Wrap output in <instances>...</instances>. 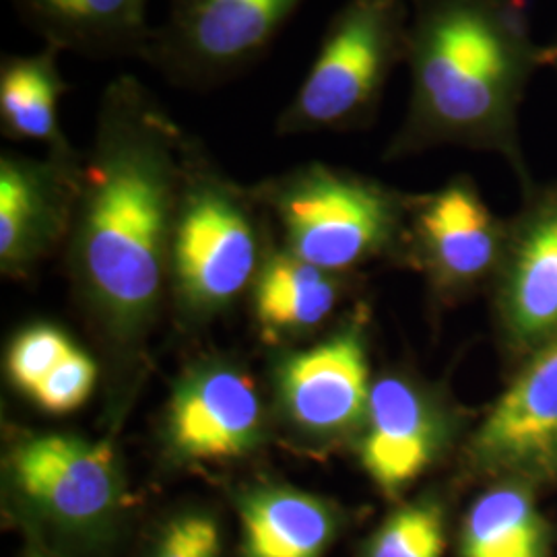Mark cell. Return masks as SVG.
<instances>
[{
  "label": "cell",
  "mask_w": 557,
  "mask_h": 557,
  "mask_svg": "<svg viewBox=\"0 0 557 557\" xmlns=\"http://www.w3.org/2000/svg\"><path fill=\"white\" fill-rule=\"evenodd\" d=\"M44 46L89 60L143 59L153 25L149 0H11Z\"/></svg>",
  "instance_id": "obj_15"
},
{
  "label": "cell",
  "mask_w": 557,
  "mask_h": 557,
  "mask_svg": "<svg viewBox=\"0 0 557 557\" xmlns=\"http://www.w3.org/2000/svg\"><path fill=\"white\" fill-rule=\"evenodd\" d=\"M83 160L73 149L44 160L13 151L0 156V267L25 273L60 239L71 236Z\"/></svg>",
  "instance_id": "obj_10"
},
{
  "label": "cell",
  "mask_w": 557,
  "mask_h": 557,
  "mask_svg": "<svg viewBox=\"0 0 557 557\" xmlns=\"http://www.w3.org/2000/svg\"><path fill=\"white\" fill-rule=\"evenodd\" d=\"M545 69L557 75V38L549 44H545Z\"/></svg>",
  "instance_id": "obj_24"
},
{
  "label": "cell",
  "mask_w": 557,
  "mask_h": 557,
  "mask_svg": "<svg viewBox=\"0 0 557 557\" xmlns=\"http://www.w3.org/2000/svg\"><path fill=\"white\" fill-rule=\"evenodd\" d=\"M75 349L57 326L36 324L13 338L7 356V374L15 388L29 397L62 359Z\"/></svg>",
  "instance_id": "obj_21"
},
{
  "label": "cell",
  "mask_w": 557,
  "mask_h": 557,
  "mask_svg": "<svg viewBox=\"0 0 557 557\" xmlns=\"http://www.w3.org/2000/svg\"><path fill=\"white\" fill-rule=\"evenodd\" d=\"M372 386L366 343L356 326L294 354L278 368L281 407L312 438H341L361 430Z\"/></svg>",
  "instance_id": "obj_12"
},
{
  "label": "cell",
  "mask_w": 557,
  "mask_h": 557,
  "mask_svg": "<svg viewBox=\"0 0 557 557\" xmlns=\"http://www.w3.org/2000/svg\"><path fill=\"white\" fill-rule=\"evenodd\" d=\"M338 275L314 267L285 248L267 252L255 283V306L271 335H301L331 317L338 299Z\"/></svg>",
  "instance_id": "obj_18"
},
{
  "label": "cell",
  "mask_w": 557,
  "mask_h": 557,
  "mask_svg": "<svg viewBox=\"0 0 557 557\" xmlns=\"http://www.w3.org/2000/svg\"><path fill=\"white\" fill-rule=\"evenodd\" d=\"M405 66L409 100L388 160L448 145L498 153L529 188L520 108L545 44L527 0H411Z\"/></svg>",
  "instance_id": "obj_2"
},
{
  "label": "cell",
  "mask_w": 557,
  "mask_h": 557,
  "mask_svg": "<svg viewBox=\"0 0 557 557\" xmlns=\"http://www.w3.org/2000/svg\"><path fill=\"white\" fill-rule=\"evenodd\" d=\"M446 419L418 384L398 376L376 380L361 425L359 458L374 485L397 498L438 457Z\"/></svg>",
  "instance_id": "obj_14"
},
{
  "label": "cell",
  "mask_w": 557,
  "mask_h": 557,
  "mask_svg": "<svg viewBox=\"0 0 557 557\" xmlns=\"http://www.w3.org/2000/svg\"><path fill=\"white\" fill-rule=\"evenodd\" d=\"M244 557H322L337 537L335 508L294 487H259L239 499Z\"/></svg>",
  "instance_id": "obj_16"
},
{
  "label": "cell",
  "mask_w": 557,
  "mask_h": 557,
  "mask_svg": "<svg viewBox=\"0 0 557 557\" xmlns=\"http://www.w3.org/2000/svg\"><path fill=\"white\" fill-rule=\"evenodd\" d=\"M188 137L135 75H119L103 89L69 252L75 275L122 337L153 317L170 271Z\"/></svg>",
  "instance_id": "obj_1"
},
{
  "label": "cell",
  "mask_w": 557,
  "mask_h": 557,
  "mask_svg": "<svg viewBox=\"0 0 557 557\" xmlns=\"http://www.w3.org/2000/svg\"><path fill=\"white\" fill-rule=\"evenodd\" d=\"M25 557H50L48 554H44V552H29Z\"/></svg>",
  "instance_id": "obj_25"
},
{
  "label": "cell",
  "mask_w": 557,
  "mask_h": 557,
  "mask_svg": "<svg viewBox=\"0 0 557 557\" xmlns=\"http://www.w3.org/2000/svg\"><path fill=\"white\" fill-rule=\"evenodd\" d=\"M223 533L209 512H184L165 522L147 557H223Z\"/></svg>",
  "instance_id": "obj_23"
},
{
  "label": "cell",
  "mask_w": 557,
  "mask_h": 557,
  "mask_svg": "<svg viewBox=\"0 0 557 557\" xmlns=\"http://www.w3.org/2000/svg\"><path fill=\"white\" fill-rule=\"evenodd\" d=\"M9 469L25 508L57 535L91 543L119 520L124 479L110 442L60 434L25 440Z\"/></svg>",
  "instance_id": "obj_7"
},
{
  "label": "cell",
  "mask_w": 557,
  "mask_h": 557,
  "mask_svg": "<svg viewBox=\"0 0 557 557\" xmlns=\"http://www.w3.org/2000/svg\"><path fill=\"white\" fill-rule=\"evenodd\" d=\"M506 239L508 223L494 215L471 178L411 197L405 248L440 287L462 289L496 275Z\"/></svg>",
  "instance_id": "obj_9"
},
{
  "label": "cell",
  "mask_w": 557,
  "mask_h": 557,
  "mask_svg": "<svg viewBox=\"0 0 557 557\" xmlns=\"http://www.w3.org/2000/svg\"><path fill=\"white\" fill-rule=\"evenodd\" d=\"M471 465L499 481H557V341L531 354L469 446Z\"/></svg>",
  "instance_id": "obj_8"
},
{
  "label": "cell",
  "mask_w": 557,
  "mask_h": 557,
  "mask_svg": "<svg viewBox=\"0 0 557 557\" xmlns=\"http://www.w3.org/2000/svg\"><path fill=\"white\" fill-rule=\"evenodd\" d=\"M60 54L44 44L34 54H2L0 131L7 139L44 143L48 151L73 149L60 124V101L71 89L60 71Z\"/></svg>",
  "instance_id": "obj_17"
},
{
  "label": "cell",
  "mask_w": 557,
  "mask_h": 557,
  "mask_svg": "<svg viewBox=\"0 0 557 557\" xmlns=\"http://www.w3.org/2000/svg\"><path fill=\"white\" fill-rule=\"evenodd\" d=\"M304 0H165L140 62L184 91H213L267 57Z\"/></svg>",
  "instance_id": "obj_6"
},
{
  "label": "cell",
  "mask_w": 557,
  "mask_h": 557,
  "mask_svg": "<svg viewBox=\"0 0 557 557\" xmlns=\"http://www.w3.org/2000/svg\"><path fill=\"white\" fill-rule=\"evenodd\" d=\"M549 529L531 485L502 481L469 508L460 531V557H547Z\"/></svg>",
  "instance_id": "obj_19"
},
{
  "label": "cell",
  "mask_w": 557,
  "mask_h": 557,
  "mask_svg": "<svg viewBox=\"0 0 557 557\" xmlns=\"http://www.w3.org/2000/svg\"><path fill=\"white\" fill-rule=\"evenodd\" d=\"M262 403L252 379L238 368L200 366L180 382L170 400L165 436L188 462L246 457L262 436Z\"/></svg>",
  "instance_id": "obj_13"
},
{
  "label": "cell",
  "mask_w": 557,
  "mask_h": 557,
  "mask_svg": "<svg viewBox=\"0 0 557 557\" xmlns=\"http://www.w3.org/2000/svg\"><path fill=\"white\" fill-rule=\"evenodd\" d=\"M252 200L190 135L170 244V273L190 308L221 310L259 277L267 255Z\"/></svg>",
  "instance_id": "obj_5"
},
{
  "label": "cell",
  "mask_w": 557,
  "mask_h": 557,
  "mask_svg": "<svg viewBox=\"0 0 557 557\" xmlns=\"http://www.w3.org/2000/svg\"><path fill=\"white\" fill-rule=\"evenodd\" d=\"M444 512L434 499H419L400 506L380 524L363 557H444Z\"/></svg>",
  "instance_id": "obj_20"
},
{
  "label": "cell",
  "mask_w": 557,
  "mask_h": 557,
  "mask_svg": "<svg viewBox=\"0 0 557 557\" xmlns=\"http://www.w3.org/2000/svg\"><path fill=\"white\" fill-rule=\"evenodd\" d=\"M98 380V366L83 349L75 347L59 366L41 380L29 395L41 411L50 416H66L79 409L91 397Z\"/></svg>",
  "instance_id": "obj_22"
},
{
  "label": "cell",
  "mask_w": 557,
  "mask_h": 557,
  "mask_svg": "<svg viewBox=\"0 0 557 557\" xmlns=\"http://www.w3.org/2000/svg\"><path fill=\"white\" fill-rule=\"evenodd\" d=\"M527 190L496 277L506 335L535 354L557 341V182Z\"/></svg>",
  "instance_id": "obj_11"
},
{
  "label": "cell",
  "mask_w": 557,
  "mask_h": 557,
  "mask_svg": "<svg viewBox=\"0 0 557 557\" xmlns=\"http://www.w3.org/2000/svg\"><path fill=\"white\" fill-rule=\"evenodd\" d=\"M411 0H345L319 52L278 112V137L370 128L397 66L407 59Z\"/></svg>",
  "instance_id": "obj_3"
},
{
  "label": "cell",
  "mask_w": 557,
  "mask_h": 557,
  "mask_svg": "<svg viewBox=\"0 0 557 557\" xmlns=\"http://www.w3.org/2000/svg\"><path fill=\"white\" fill-rule=\"evenodd\" d=\"M255 197L277 218L283 248L331 273L405 248L411 197L322 161L269 180Z\"/></svg>",
  "instance_id": "obj_4"
}]
</instances>
